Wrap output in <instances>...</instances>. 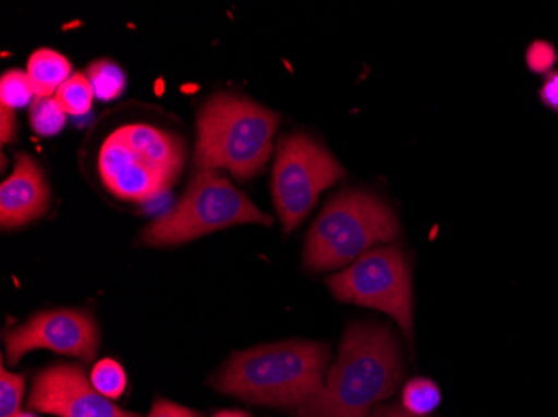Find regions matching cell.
Returning a JSON list of instances; mask_svg holds the SVG:
<instances>
[{
	"label": "cell",
	"instance_id": "cell-1",
	"mask_svg": "<svg viewBox=\"0 0 558 417\" xmlns=\"http://www.w3.org/2000/svg\"><path fill=\"white\" fill-rule=\"evenodd\" d=\"M400 344L391 329L373 322L351 324L337 363L318 393L298 407L300 417H369L403 379Z\"/></svg>",
	"mask_w": 558,
	"mask_h": 417
},
{
	"label": "cell",
	"instance_id": "cell-2",
	"mask_svg": "<svg viewBox=\"0 0 558 417\" xmlns=\"http://www.w3.org/2000/svg\"><path fill=\"white\" fill-rule=\"evenodd\" d=\"M328 363L326 344H268L234 354L213 379V385L219 393L246 403L298 409L325 384Z\"/></svg>",
	"mask_w": 558,
	"mask_h": 417
},
{
	"label": "cell",
	"instance_id": "cell-3",
	"mask_svg": "<svg viewBox=\"0 0 558 417\" xmlns=\"http://www.w3.org/2000/svg\"><path fill=\"white\" fill-rule=\"evenodd\" d=\"M279 115L258 102L218 94L197 115V169H228L241 181L256 177L268 164Z\"/></svg>",
	"mask_w": 558,
	"mask_h": 417
},
{
	"label": "cell",
	"instance_id": "cell-4",
	"mask_svg": "<svg viewBox=\"0 0 558 417\" xmlns=\"http://www.w3.org/2000/svg\"><path fill=\"white\" fill-rule=\"evenodd\" d=\"M184 162L186 144L178 134L155 125L128 124L106 137L97 168L109 193L147 203L174 186Z\"/></svg>",
	"mask_w": 558,
	"mask_h": 417
},
{
	"label": "cell",
	"instance_id": "cell-5",
	"mask_svg": "<svg viewBox=\"0 0 558 417\" xmlns=\"http://www.w3.org/2000/svg\"><path fill=\"white\" fill-rule=\"evenodd\" d=\"M400 234V222L385 200L365 191H344L329 200L310 229L303 265L333 271Z\"/></svg>",
	"mask_w": 558,
	"mask_h": 417
},
{
	"label": "cell",
	"instance_id": "cell-6",
	"mask_svg": "<svg viewBox=\"0 0 558 417\" xmlns=\"http://www.w3.org/2000/svg\"><path fill=\"white\" fill-rule=\"evenodd\" d=\"M238 224L271 225L272 219L218 171L197 169L180 203L147 224L141 237L150 247L180 246Z\"/></svg>",
	"mask_w": 558,
	"mask_h": 417
},
{
	"label": "cell",
	"instance_id": "cell-7",
	"mask_svg": "<svg viewBox=\"0 0 558 417\" xmlns=\"http://www.w3.org/2000/svg\"><path fill=\"white\" fill-rule=\"evenodd\" d=\"M341 303L373 307L398 322L413 343V287L409 257L400 247H378L326 281Z\"/></svg>",
	"mask_w": 558,
	"mask_h": 417
},
{
	"label": "cell",
	"instance_id": "cell-8",
	"mask_svg": "<svg viewBox=\"0 0 558 417\" xmlns=\"http://www.w3.org/2000/svg\"><path fill=\"white\" fill-rule=\"evenodd\" d=\"M340 162L313 137H281L272 169V200L284 232L294 231L310 214L319 194L344 177Z\"/></svg>",
	"mask_w": 558,
	"mask_h": 417
},
{
	"label": "cell",
	"instance_id": "cell-9",
	"mask_svg": "<svg viewBox=\"0 0 558 417\" xmlns=\"http://www.w3.org/2000/svg\"><path fill=\"white\" fill-rule=\"evenodd\" d=\"M36 349L93 363L99 349V329L86 310L58 309L44 310L5 332V354L11 366Z\"/></svg>",
	"mask_w": 558,
	"mask_h": 417
},
{
	"label": "cell",
	"instance_id": "cell-10",
	"mask_svg": "<svg viewBox=\"0 0 558 417\" xmlns=\"http://www.w3.org/2000/svg\"><path fill=\"white\" fill-rule=\"evenodd\" d=\"M27 404L37 413L59 417H141L97 393L86 371L75 364L43 369L34 379Z\"/></svg>",
	"mask_w": 558,
	"mask_h": 417
},
{
	"label": "cell",
	"instance_id": "cell-11",
	"mask_svg": "<svg viewBox=\"0 0 558 417\" xmlns=\"http://www.w3.org/2000/svg\"><path fill=\"white\" fill-rule=\"evenodd\" d=\"M49 199V186L39 164L29 154L19 152L14 171L0 186V224L14 229L43 218Z\"/></svg>",
	"mask_w": 558,
	"mask_h": 417
},
{
	"label": "cell",
	"instance_id": "cell-12",
	"mask_svg": "<svg viewBox=\"0 0 558 417\" xmlns=\"http://www.w3.org/2000/svg\"><path fill=\"white\" fill-rule=\"evenodd\" d=\"M27 75L36 97H50L71 77V62L56 50L37 49L27 62Z\"/></svg>",
	"mask_w": 558,
	"mask_h": 417
},
{
	"label": "cell",
	"instance_id": "cell-13",
	"mask_svg": "<svg viewBox=\"0 0 558 417\" xmlns=\"http://www.w3.org/2000/svg\"><path fill=\"white\" fill-rule=\"evenodd\" d=\"M87 77H89L96 99L105 100V102H111L121 97L125 90V84H128L124 71L109 59H99V61L93 62L87 68Z\"/></svg>",
	"mask_w": 558,
	"mask_h": 417
},
{
	"label": "cell",
	"instance_id": "cell-14",
	"mask_svg": "<svg viewBox=\"0 0 558 417\" xmlns=\"http://www.w3.org/2000/svg\"><path fill=\"white\" fill-rule=\"evenodd\" d=\"M31 127L43 137L58 136L68 122V112L56 97H36L31 103Z\"/></svg>",
	"mask_w": 558,
	"mask_h": 417
},
{
	"label": "cell",
	"instance_id": "cell-15",
	"mask_svg": "<svg viewBox=\"0 0 558 417\" xmlns=\"http://www.w3.org/2000/svg\"><path fill=\"white\" fill-rule=\"evenodd\" d=\"M94 97L89 77L83 72H74L56 93L62 109L71 115L87 114L93 109Z\"/></svg>",
	"mask_w": 558,
	"mask_h": 417
},
{
	"label": "cell",
	"instance_id": "cell-16",
	"mask_svg": "<svg viewBox=\"0 0 558 417\" xmlns=\"http://www.w3.org/2000/svg\"><path fill=\"white\" fill-rule=\"evenodd\" d=\"M401 403H403L404 409L409 410V413L426 417L440 406V388L432 379H412L403 388Z\"/></svg>",
	"mask_w": 558,
	"mask_h": 417
},
{
	"label": "cell",
	"instance_id": "cell-17",
	"mask_svg": "<svg viewBox=\"0 0 558 417\" xmlns=\"http://www.w3.org/2000/svg\"><path fill=\"white\" fill-rule=\"evenodd\" d=\"M90 384L108 400H119L128 388V376L114 359H102L90 371Z\"/></svg>",
	"mask_w": 558,
	"mask_h": 417
},
{
	"label": "cell",
	"instance_id": "cell-18",
	"mask_svg": "<svg viewBox=\"0 0 558 417\" xmlns=\"http://www.w3.org/2000/svg\"><path fill=\"white\" fill-rule=\"evenodd\" d=\"M33 83L27 72L12 69L4 72L0 79V102L9 109H22L34 102Z\"/></svg>",
	"mask_w": 558,
	"mask_h": 417
},
{
	"label": "cell",
	"instance_id": "cell-19",
	"mask_svg": "<svg viewBox=\"0 0 558 417\" xmlns=\"http://www.w3.org/2000/svg\"><path fill=\"white\" fill-rule=\"evenodd\" d=\"M24 388V376L9 372L2 364V372H0V417H14L15 414L21 413Z\"/></svg>",
	"mask_w": 558,
	"mask_h": 417
},
{
	"label": "cell",
	"instance_id": "cell-20",
	"mask_svg": "<svg viewBox=\"0 0 558 417\" xmlns=\"http://www.w3.org/2000/svg\"><path fill=\"white\" fill-rule=\"evenodd\" d=\"M555 59H557V54H555L554 47L548 42H534L526 50V64L532 71L537 72V74H545V72H550L551 65L555 64Z\"/></svg>",
	"mask_w": 558,
	"mask_h": 417
},
{
	"label": "cell",
	"instance_id": "cell-21",
	"mask_svg": "<svg viewBox=\"0 0 558 417\" xmlns=\"http://www.w3.org/2000/svg\"><path fill=\"white\" fill-rule=\"evenodd\" d=\"M147 417H203V414L171 401L158 400Z\"/></svg>",
	"mask_w": 558,
	"mask_h": 417
},
{
	"label": "cell",
	"instance_id": "cell-22",
	"mask_svg": "<svg viewBox=\"0 0 558 417\" xmlns=\"http://www.w3.org/2000/svg\"><path fill=\"white\" fill-rule=\"evenodd\" d=\"M541 100L545 108L558 114V71H550L545 75L541 87Z\"/></svg>",
	"mask_w": 558,
	"mask_h": 417
},
{
	"label": "cell",
	"instance_id": "cell-23",
	"mask_svg": "<svg viewBox=\"0 0 558 417\" xmlns=\"http://www.w3.org/2000/svg\"><path fill=\"white\" fill-rule=\"evenodd\" d=\"M17 137V119L14 109L0 106V140L2 144L14 143Z\"/></svg>",
	"mask_w": 558,
	"mask_h": 417
},
{
	"label": "cell",
	"instance_id": "cell-24",
	"mask_svg": "<svg viewBox=\"0 0 558 417\" xmlns=\"http://www.w3.org/2000/svg\"><path fill=\"white\" fill-rule=\"evenodd\" d=\"M369 417H420L415 416V414L409 413V410L404 409L401 406H395V404H390V406H376L375 409L372 410Z\"/></svg>",
	"mask_w": 558,
	"mask_h": 417
},
{
	"label": "cell",
	"instance_id": "cell-25",
	"mask_svg": "<svg viewBox=\"0 0 558 417\" xmlns=\"http://www.w3.org/2000/svg\"><path fill=\"white\" fill-rule=\"evenodd\" d=\"M213 417H251V414L243 413V410H221Z\"/></svg>",
	"mask_w": 558,
	"mask_h": 417
},
{
	"label": "cell",
	"instance_id": "cell-26",
	"mask_svg": "<svg viewBox=\"0 0 558 417\" xmlns=\"http://www.w3.org/2000/svg\"><path fill=\"white\" fill-rule=\"evenodd\" d=\"M14 417H37V416H34V414H31V413H19V414H15Z\"/></svg>",
	"mask_w": 558,
	"mask_h": 417
}]
</instances>
